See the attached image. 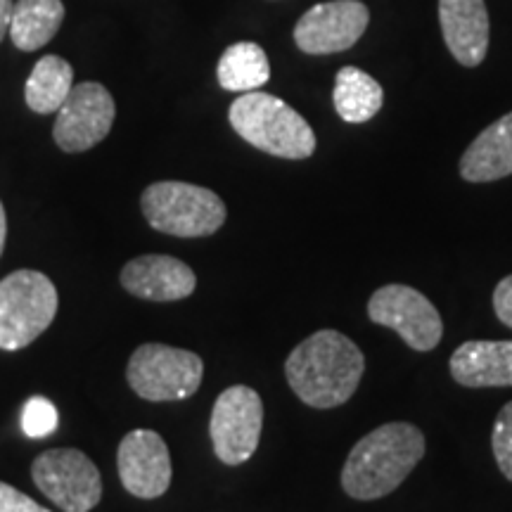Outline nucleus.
<instances>
[{
  "mask_svg": "<svg viewBox=\"0 0 512 512\" xmlns=\"http://www.w3.org/2000/svg\"><path fill=\"white\" fill-rule=\"evenodd\" d=\"M264 427V403L256 389L235 384L221 392L209 420L214 453L221 463L242 465L254 456Z\"/></svg>",
  "mask_w": 512,
  "mask_h": 512,
  "instance_id": "nucleus-8",
  "label": "nucleus"
},
{
  "mask_svg": "<svg viewBox=\"0 0 512 512\" xmlns=\"http://www.w3.org/2000/svg\"><path fill=\"white\" fill-rule=\"evenodd\" d=\"M448 368L463 387H512V339H472L460 344Z\"/></svg>",
  "mask_w": 512,
  "mask_h": 512,
  "instance_id": "nucleus-15",
  "label": "nucleus"
},
{
  "mask_svg": "<svg viewBox=\"0 0 512 512\" xmlns=\"http://www.w3.org/2000/svg\"><path fill=\"white\" fill-rule=\"evenodd\" d=\"M38 489L64 512H91L102 498L100 470L79 448H50L31 465Z\"/></svg>",
  "mask_w": 512,
  "mask_h": 512,
  "instance_id": "nucleus-7",
  "label": "nucleus"
},
{
  "mask_svg": "<svg viewBox=\"0 0 512 512\" xmlns=\"http://www.w3.org/2000/svg\"><path fill=\"white\" fill-rule=\"evenodd\" d=\"M230 126L256 150L283 159H306L316 152V133L302 114L268 93H242L230 105Z\"/></svg>",
  "mask_w": 512,
  "mask_h": 512,
  "instance_id": "nucleus-3",
  "label": "nucleus"
},
{
  "mask_svg": "<svg viewBox=\"0 0 512 512\" xmlns=\"http://www.w3.org/2000/svg\"><path fill=\"white\" fill-rule=\"evenodd\" d=\"M439 24L456 62L479 67L489 50V12L484 0H439Z\"/></svg>",
  "mask_w": 512,
  "mask_h": 512,
  "instance_id": "nucleus-14",
  "label": "nucleus"
},
{
  "mask_svg": "<svg viewBox=\"0 0 512 512\" xmlns=\"http://www.w3.org/2000/svg\"><path fill=\"white\" fill-rule=\"evenodd\" d=\"M368 318L392 328L413 351H432L444 337V323L430 299L408 285H384L368 302Z\"/></svg>",
  "mask_w": 512,
  "mask_h": 512,
  "instance_id": "nucleus-9",
  "label": "nucleus"
},
{
  "mask_svg": "<svg viewBox=\"0 0 512 512\" xmlns=\"http://www.w3.org/2000/svg\"><path fill=\"white\" fill-rule=\"evenodd\" d=\"M335 110L347 124H366L382 110L384 91L373 76L358 67H342L335 79Z\"/></svg>",
  "mask_w": 512,
  "mask_h": 512,
  "instance_id": "nucleus-19",
  "label": "nucleus"
},
{
  "mask_svg": "<svg viewBox=\"0 0 512 512\" xmlns=\"http://www.w3.org/2000/svg\"><path fill=\"white\" fill-rule=\"evenodd\" d=\"M62 19V0H17L10 22L12 43L24 53H34L60 31Z\"/></svg>",
  "mask_w": 512,
  "mask_h": 512,
  "instance_id": "nucleus-17",
  "label": "nucleus"
},
{
  "mask_svg": "<svg viewBox=\"0 0 512 512\" xmlns=\"http://www.w3.org/2000/svg\"><path fill=\"white\" fill-rule=\"evenodd\" d=\"M216 79H219L223 91L230 93L259 91L271 79V64H268L266 50L252 41L233 43L221 55Z\"/></svg>",
  "mask_w": 512,
  "mask_h": 512,
  "instance_id": "nucleus-18",
  "label": "nucleus"
},
{
  "mask_svg": "<svg viewBox=\"0 0 512 512\" xmlns=\"http://www.w3.org/2000/svg\"><path fill=\"white\" fill-rule=\"evenodd\" d=\"M5 238H8V219H5V207L0 202V256H3L5 249Z\"/></svg>",
  "mask_w": 512,
  "mask_h": 512,
  "instance_id": "nucleus-26",
  "label": "nucleus"
},
{
  "mask_svg": "<svg viewBox=\"0 0 512 512\" xmlns=\"http://www.w3.org/2000/svg\"><path fill=\"white\" fill-rule=\"evenodd\" d=\"M121 285L133 297L147 302H178L197 287L192 268L166 254H145L128 261L121 271Z\"/></svg>",
  "mask_w": 512,
  "mask_h": 512,
  "instance_id": "nucleus-13",
  "label": "nucleus"
},
{
  "mask_svg": "<svg viewBox=\"0 0 512 512\" xmlns=\"http://www.w3.org/2000/svg\"><path fill=\"white\" fill-rule=\"evenodd\" d=\"M425 456V434L411 422H387L356 441L342 467V489L356 501H377L399 489Z\"/></svg>",
  "mask_w": 512,
  "mask_h": 512,
  "instance_id": "nucleus-2",
  "label": "nucleus"
},
{
  "mask_svg": "<svg viewBox=\"0 0 512 512\" xmlns=\"http://www.w3.org/2000/svg\"><path fill=\"white\" fill-rule=\"evenodd\" d=\"M121 484L136 498H159L171 484V456L166 441L152 430L128 432L119 444Z\"/></svg>",
  "mask_w": 512,
  "mask_h": 512,
  "instance_id": "nucleus-12",
  "label": "nucleus"
},
{
  "mask_svg": "<svg viewBox=\"0 0 512 512\" xmlns=\"http://www.w3.org/2000/svg\"><path fill=\"white\" fill-rule=\"evenodd\" d=\"M74 88L72 64L57 55H46L31 69V76L24 88L29 110L36 114H53L62 107L67 95Z\"/></svg>",
  "mask_w": 512,
  "mask_h": 512,
  "instance_id": "nucleus-20",
  "label": "nucleus"
},
{
  "mask_svg": "<svg viewBox=\"0 0 512 512\" xmlns=\"http://www.w3.org/2000/svg\"><path fill=\"white\" fill-rule=\"evenodd\" d=\"M60 425V415H57L55 403L46 396H31L24 403L22 411V432L31 439H43L53 434Z\"/></svg>",
  "mask_w": 512,
  "mask_h": 512,
  "instance_id": "nucleus-21",
  "label": "nucleus"
},
{
  "mask_svg": "<svg viewBox=\"0 0 512 512\" xmlns=\"http://www.w3.org/2000/svg\"><path fill=\"white\" fill-rule=\"evenodd\" d=\"M370 12L361 0L313 5L294 27V43L306 55H332L354 48L366 34Z\"/></svg>",
  "mask_w": 512,
  "mask_h": 512,
  "instance_id": "nucleus-11",
  "label": "nucleus"
},
{
  "mask_svg": "<svg viewBox=\"0 0 512 512\" xmlns=\"http://www.w3.org/2000/svg\"><path fill=\"white\" fill-rule=\"evenodd\" d=\"M512 174V112L484 128L460 159L467 183H491Z\"/></svg>",
  "mask_w": 512,
  "mask_h": 512,
  "instance_id": "nucleus-16",
  "label": "nucleus"
},
{
  "mask_svg": "<svg viewBox=\"0 0 512 512\" xmlns=\"http://www.w3.org/2000/svg\"><path fill=\"white\" fill-rule=\"evenodd\" d=\"M366 373L361 347L337 330H318L292 349L285 375L306 406L337 408L347 403Z\"/></svg>",
  "mask_w": 512,
  "mask_h": 512,
  "instance_id": "nucleus-1",
  "label": "nucleus"
},
{
  "mask_svg": "<svg viewBox=\"0 0 512 512\" xmlns=\"http://www.w3.org/2000/svg\"><path fill=\"white\" fill-rule=\"evenodd\" d=\"M202 375L200 356L166 344H143L126 368L128 384L145 401L190 399L200 389Z\"/></svg>",
  "mask_w": 512,
  "mask_h": 512,
  "instance_id": "nucleus-6",
  "label": "nucleus"
},
{
  "mask_svg": "<svg viewBox=\"0 0 512 512\" xmlns=\"http://www.w3.org/2000/svg\"><path fill=\"white\" fill-rule=\"evenodd\" d=\"M12 10H15V0H0V43L10 34Z\"/></svg>",
  "mask_w": 512,
  "mask_h": 512,
  "instance_id": "nucleus-25",
  "label": "nucleus"
},
{
  "mask_svg": "<svg viewBox=\"0 0 512 512\" xmlns=\"http://www.w3.org/2000/svg\"><path fill=\"white\" fill-rule=\"evenodd\" d=\"M494 311L503 325L512 328V275L503 278L494 290Z\"/></svg>",
  "mask_w": 512,
  "mask_h": 512,
  "instance_id": "nucleus-24",
  "label": "nucleus"
},
{
  "mask_svg": "<svg viewBox=\"0 0 512 512\" xmlns=\"http://www.w3.org/2000/svg\"><path fill=\"white\" fill-rule=\"evenodd\" d=\"M0 512H50L43 505H38L34 498H29L15 486L0 482Z\"/></svg>",
  "mask_w": 512,
  "mask_h": 512,
  "instance_id": "nucleus-23",
  "label": "nucleus"
},
{
  "mask_svg": "<svg viewBox=\"0 0 512 512\" xmlns=\"http://www.w3.org/2000/svg\"><path fill=\"white\" fill-rule=\"evenodd\" d=\"M491 448H494V458L505 479L512 482V401L505 403L494 422V432H491Z\"/></svg>",
  "mask_w": 512,
  "mask_h": 512,
  "instance_id": "nucleus-22",
  "label": "nucleus"
},
{
  "mask_svg": "<svg viewBox=\"0 0 512 512\" xmlns=\"http://www.w3.org/2000/svg\"><path fill=\"white\" fill-rule=\"evenodd\" d=\"M114 98L102 83L86 81L72 88L57 110L53 136L64 152H86L107 138L112 131Z\"/></svg>",
  "mask_w": 512,
  "mask_h": 512,
  "instance_id": "nucleus-10",
  "label": "nucleus"
},
{
  "mask_svg": "<svg viewBox=\"0 0 512 512\" xmlns=\"http://www.w3.org/2000/svg\"><path fill=\"white\" fill-rule=\"evenodd\" d=\"M57 313V290L48 275L29 271L10 273L0 283V349L29 347L50 328Z\"/></svg>",
  "mask_w": 512,
  "mask_h": 512,
  "instance_id": "nucleus-5",
  "label": "nucleus"
},
{
  "mask_svg": "<svg viewBox=\"0 0 512 512\" xmlns=\"http://www.w3.org/2000/svg\"><path fill=\"white\" fill-rule=\"evenodd\" d=\"M145 221L174 238H207L226 223V204L214 190L181 181H162L143 192Z\"/></svg>",
  "mask_w": 512,
  "mask_h": 512,
  "instance_id": "nucleus-4",
  "label": "nucleus"
}]
</instances>
